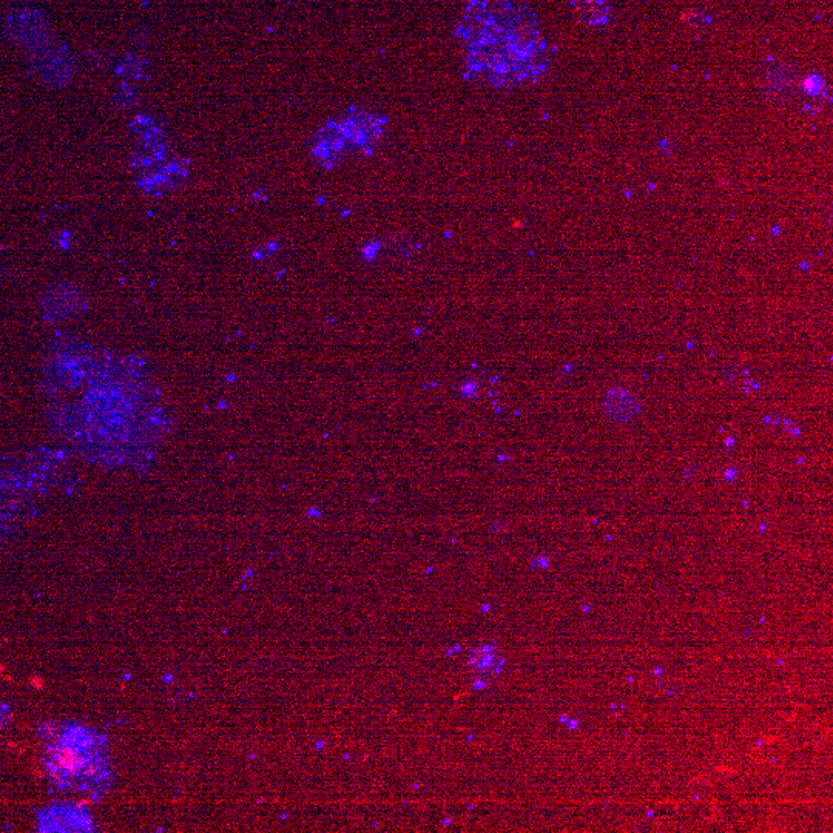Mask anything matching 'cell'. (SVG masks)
Segmentation results:
<instances>
[{"label":"cell","mask_w":833,"mask_h":833,"mask_svg":"<svg viewBox=\"0 0 833 833\" xmlns=\"http://www.w3.org/2000/svg\"><path fill=\"white\" fill-rule=\"evenodd\" d=\"M81 818H87V815H82V810L73 809V807H54L50 813L45 815L47 823L54 820H64L61 830H79L85 824H90L82 823Z\"/></svg>","instance_id":"obj_6"},{"label":"cell","mask_w":833,"mask_h":833,"mask_svg":"<svg viewBox=\"0 0 833 833\" xmlns=\"http://www.w3.org/2000/svg\"><path fill=\"white\" fill-rule=\"evenodd\" d=\"M454 36L463 75L474 84L523 87L550 70V45L525 0H468Z\"/></svg>","instance_id":"obj_2"},{"label":"cell","mask_w":833,"mask_h":833,"mask_svg":"<svg viewBox=\"0 0 833 833\" xmlns=\"http://www.w3.org/2000/svg\"><path fill=\"white\" fill-rule=\"evenodd\" d=\"M577 724H579V721H573V722H571V724H570V729H571V730L576 729Z\"/></svg>","instance_id":"obj_7"},{"label":"cell","mask_w":833,"mask_h":833,"mask_svg":"<svg viewBox=\"0 0 833 833\" xmlns=\"http://www.w3.org/2000/svg\"><path fill=\"white\" fill-rule=\"evenodd\" d=\"M53 375L59 391H82L54 412L71 448L105 466H138L155 454L166 411L141 366L81 344L56 360Z\"/></svg>","instance_id":"obj_1"},{"label":"cell","mask_w":833,"mask_h":833,"mask_svg":"<svg viewBox=\"0 0 833 833\" xmlns=\"http://www.w3.org/2000/svg\"><path fill=\"white\" fill-rule=\"evenodd\" d=\"M389 130V118L363 105H349L318 127L309 139V156L320 169L334 170L343 162L377 152Z\"/></svg>","instance_id":"obj_4"},{"label":"cell","mask_w":833,"mask_h":833,"mask_svg":"<svg viewBox=\"0 0 833 833\" xmlns=\"http://www.w3.org/2000/svg\"><path fill=\"white\" fill-rule=\"evenodd\" d=\"M574 10L582 22L588 25H605L610 21L608 0H574Z\"/></svg>","instance_id":"obj_5"},{"label":"cell","mask_w":833,"mask_h":833,"mask_svg":"<svg viewBox=\"0 0 833 833\" xmlns=\"http://www.w3.org/2000/svg\"><path fill=\"white\" fill-rule=\"evenodd\" d=\"M44 763L54 786L65 792L93 796L112 783L107 742L88 727L65 724L51 730Z\"/></svg>","instance_id":"obj_3"}]
</instances>
